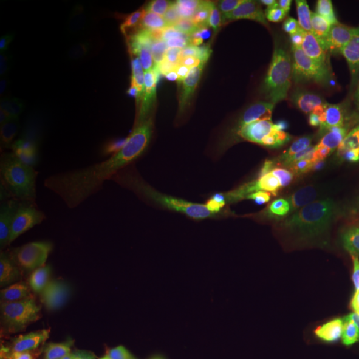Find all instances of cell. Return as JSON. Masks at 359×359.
Returning a JSON list of instances; mask_svg holds the SVG:
<instances>
[{
  "label": "cell",
  "instance_id": "cell-1",
  "mask_svg": "<svg viewBox=\"0 0 359 359\" xmlns=\"http://www.w3.org/2000/svg\"><path fill=\"white\" fill-rule=\"evenodd\" d=\"M359 42V19L349 20L313 45L299 65L302 77L313 90H321L348 75L354 48Z\"/></svg>",
  "mask_w": 359,
  "mask_h": 359
},
{
  "label": "cell",
  "instance_id": "cell-2",
  "mask_svg": "<svg viewBox=\"0 0 359 359\" xmlns=\"http://www.w3.org/2000/svg\"><path fill=\"white\" fill-rule=\"evenodd\" d=\"M47 320V294L27 293L19 303L2 313L4 359H30Z\"/></svg>",
  "mask_w": 359,
  "mask_h": 359
},
{
  "label": "cell",
  "instance_id": "cell-3",
  "mask_svg": "<svg viewBox=\"0 0 359 359\" xmlns=\"http://www.w3.org/2000/svg\"><path fill=\"white\" fill-rule=\"evenodd\" d=\"M0 266L27 293L47 294L60 273V259L42 245H7L0 255Z\"/></svg>",
  "mask_w": 359,
  "mask_h": 359
},
{
  "label": "cell",
  "instance_id": "cell-4",
  "mask_svg": "<svg viewBox=\"0 0 359 359\" xmlns=\"http://www.w3.org/2000/svg\"><path fill=\"white\" fill-rule=\"evenodd\" d=\"M327 213L338 215L359 233V178L346 142L331 143L327 151Z\"/></svg>",
  "mask_w": 359,
  "mask_h": 359
},
{
  "label": "cell",
  "instance_id": "cell-5",
  "mask_svg": "<svg viewBox=\"0 0 359 359\" xmlns=\"http://www.w3.org/2000/svg\"><path fill=\"white\" fill-rule=\"evenodd\" d=\"M217 42L203 22L193 20L183 27L170 55V75L175 82L188 83L213 69Z\"/></svg>",
  "mask_w": 359,
  "mask_h": 359
},
{
  "label": "cell",
  "instance_id": "cell-6",
  "mask_svg": "<svg viewBox=\"0 0 359 359\" xmlns=\"http://www.w3.org/2000/svg\"><path fill=\"white\" fill-rule=\"evenodd\" d=\"M222 127V114L213 107H196L172 123L168 140L177 148H196L210 142Z\"/></svg>",
  "mask_w": 359,
  "mask_h": 359
},
{
  "label": "cell",
  "instance_id": "cell-7",
  "mask_svg": "<svg viewBox=\"0 0 359 359\" xmlns=\"http://www.w3.org/2000/svg\"><path fill=\"white\" fill-rule=\"evenodd\" d=\"M29 161V143L20 135L2 132L0 137V188L11 191L20 182Z\"/></svg>",
  "mask_w": 359,
  "mask_h": 359
},
{
  "label": "cell",
  "instance_id": "cell-8",
  "mask_svg": "<svg viewBox=\"0 0 359 359\" xmlns=\"http://www.w3.org/2000/svg\"><path fill=\"white\" fill-rule=\"evenodd\" d=\"M34 90L30 87H12L0 97V128L2 132H12L19 123L22 111L32 100Z\"/></svg>",
  "mask_w": 359,
  "mask_h": 359
},
{
  "label": "cell",
  "instance_id": "cell-9",
  "mask_svg": "<svg viewBox=\"0 0 359 359\" xmlns=\"http://www.w3.org/2000/svg\"><path fill=\"white\" fill-rule=\"evenodd\" d=\"M318 235H320L325 241H330L338 246L341 250V255H343L344 262H346L348 255L354 251V246H356L358 240V231H354L349 224L344 222L343 218L338 217V215L326 213V217L318 226Z\"/></svg>",
  "mask_w": 359,
  "mask_h": 359
},
{
  "label": "cell",
  "instance_id": "cell-10",
  "mask_svg": "<svg viewBox=\"0 0 359 359\" xmlns=\"http://www.w3.org/2000/svg\"><path fill=\"white\" fill-rule=\"evenodd\" d=\"M359 303V233L356 246L353 251V262L351 268H349L346 281H344L343 296H341L339 302V313L346 311V309L353 308L354 304Z\"/></svg>",
  "mask_w": 359,
  "mask_h": 359
},
{
  "label": "cell",
  "instance_id": "cell-11",
  "mask_svg": "<svg viewBox=\"0 0 359 359\" xmlns=\"http://www.w3.org/2000/svg\"><path fill=\"white\" fill-rule=\"evenodd\" d=\"M20 198L15 193H6L0 201V236L6 238L11 235L13 224L19 222L20 217Z\"/></svg>",
  "mask_w": 359,
  "mask_h": 359
},
{
  "label": "cell",
  "instance_id": "cell-12",
  "mask_svg": "<svg viewBox=\"0 0 359 359\" xmlns=\"http://www.w3.org/2000/svg\"><path fill=\"white\" fill-rule=\"evenodd\" d=\"M27 294V291L6 273H0V309L7 311L13 304L19 303Z\"/></svg>",
  "mask_w": 359,
  "mask_h": 359
},
{
  "label": "cell",
  "instance_id": "cell-13",
  "mask_svg": "<svg viewBox=\"0 0 359 359\" xmlns=\"http://www.w3.org/2000/svg\"><path fill=\"white\" fill-rule=\"evenodd\" d=\"M318 351H320V344H313V346H293V348H283L278 351L269 353L263 359H314Z\"/></svg>",
  "mask_w": 359,
  "mask_h": 359
},
{
  "label": "cell",
  "instance_id": "cell-14",
  "mask_svg": "<svg viewBox=\"0 0 359 359\" xmlns=\"http://www.w3.org/2000/svg\"><path fill=\"white\" fill-rule=\"evenodd\" d=\"M30 359H90V356L82 349L72 348V346H53L47 348L39 354H35L34 358Z\"/></svg>",
  "mask_w": 359,
  "mask_h": 359
},
{
  "label": "cell",
  "instance_id": "cell-15",
  "mask_svg": "<svg viewBox=\"0 0 359 359\" xmlns=\"http://www.w3.org/2000/svg\"><path fill=\"white\" fill-rule=\"evenodd\" d=\"M341 140H346L349 151H351L353 161L356 165V170L359 173V116H354L351 122L348 123L346 130H344L343 138Z\"/></svg>",
  "mask_w": 359,
  "mask_h": 359
},
{
  "label": "cell",
  "instance_id": "cell-16",
  "mask_svg": "<svg viewBox=\"0 0 359 359\" xmlns=\"http://www.w3.org/2000/svg\"><path fill=\"white\" fill-rule=\"evenodd\" d=\"M349 69H351L353 74H359V42L354 48L353 58H351V64H349Z\"/></svg>",
  "mask_w": 359,
  "mask_h": 359
}]
</instances>
